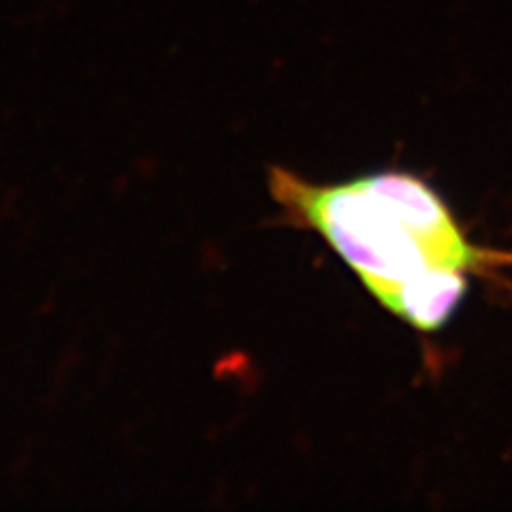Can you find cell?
Here are the masks:
<instances>
[{
	"instance_id": "obj_1",
	"label": "cell",
	"mask_w": 512,
	"mask_h": 512,
	"mask_svg": "<svg viewBox=\"0 0 512 512\" xmlns=\"http://www.w3.org/2000/svg\"><path fill=\"white\" fill-rule=\"evenodd\" d=\"M284 218L323 237L378 306L421 333L440 331L472 278L498 284L512 252L474 244L440 192L410 171L318 184L269 171Z\"/></svg>"
}]
</instances>
